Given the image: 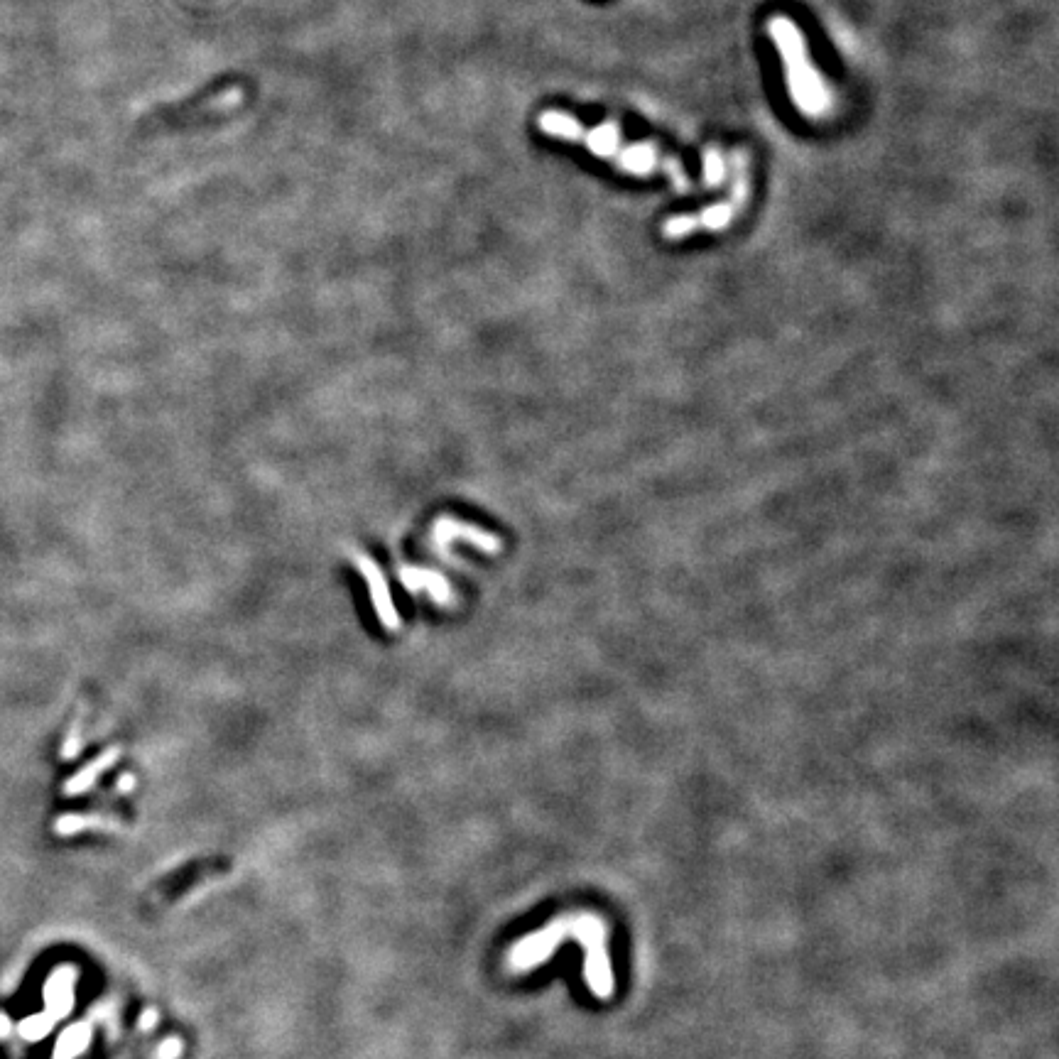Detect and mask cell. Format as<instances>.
<instances>
[{"instance_id": "1", "label": "cell", "mask_w": 1059, "mask_h": 1059, "mask_svg": "<svg viewBox=\"0 0 1059 1059\" xmlns=\"http://www.w3.org/2000/svg\"><path fill=\"white\" fill-rule=\"evenodd\" d=\"M537 126L542 133L552 138L564 140V143L584 145L586 150L594 152L601 160L613 162L618 170L631 172V175H667L680 192L692 189V179L684 175L682 165L672 155H665L653 143H626L616 123H604L596 128H584L577 118L562 111H545L537 118Z\"/></svg>"}, {"instance_id": "2", "label": "cell", "mask_w": 1059, "mask_h": 1059, "mask_svg": "<svg viewBox=\"0 0 1059 1059\" xmlns=\"http://www.w3.org/2000/svg\"><path fill=\"white\" fill-rule=\"evenodd\" d=\"M564 937H574L584 947V979L589 991L596 998H611L616 993V974H613L611 952H608V930L604 920L589 912L581 915L564 917L555 922L550 930L537 934L535 939H528L518 949V959L523 966L537 964L555 952V944Z\"/></svg>"}, {"instance_id": "3", "label": "cell", "mask_w": 1059, "mask_h": 1059, "mask_svg": "<svg viewBox=\"0 0 1059 1059\" xmlns=\"http://www.w3.org/2000/svg\"><path fill=\"white\" fill-rule=\"evenodd\" d=\"M785 69L790 99L809 118H827L834 111V94L809 57L807 37L787 15H775L768 25Z\"/></svg>"}, {"instance_id": "4", "label": "cell", "mask_w": 1059, "mask_h": 1059, "mask_svg": "<svg viewBox=\"0 0 1059 1059\" xmlns=\"http://www.w3.org/2000/svg\"><path fill=\"white\" fill-rule=\"evenodd\" d=\"M731 175V197L726 202L694 211V214L672 216V219L662 224V236L667 241H682V238H689L697 231H724V228H729L751 202V155H748V150L741 148L731 152Z\"/></svg>"}, {"instance_id": "5", "label": "cell", "mask_w": 1059, "mask_h": 1059, "mask_svg": "<svg viewBox=\"0 0 1059 1059\" xmlns=\"http://www.w3.org/2000/svg\"><path fill=\"white\" fill-rule=\"evenodd\" d=\"M231 858L226 856H204L192 858L182 866L172 868L165 876L152 881L140 895V912L143 915H162L172 910L182 898L202 888L209 881H219L231 873Z\"/></svg>"}, {"instance_id": "6", "label": "cell", "mask_w": 1059, "mask_h": 1059, "mask_svg": "<svg viewBox=\"0 0 1059 1059\" xmlns=\"http://www.w3.org/2000/svg\"><path fill=\"white\" fill-rule=\"evenodd\" d=\"M351 559H353V564H356L358 572H361L363 581H366L368 596H371L373 611H376L380 626H383L388 633H398L400 626H403V618H400L398 608H395L393 594H390V586H388V579H385L383 569L378 567L376 559H371L366 552H361V550H353Z\"/></svg>"}, {"instance_id": "7", "label": "cell", "mask_w": 1059, "mask_h": 1059, "mask_svg": "<svg viewBox=\"0 0 1059 1059\" xmlns=\"http://www.w3.org/2000/svg\"><path fill=\"white\" fill-rule=\"evenodd\" d=\"M432 535L439 547H447V545H452V542L461 540V542L474 545L476 550L483 552V555H501V550H503V540L498 535H493L491 530H483L479 528V525L456 520L452 518V515H442V518H437V523H434V528H432Z\"/></svg>"}, {"instance_id": "8", "label": "cell", "mask_w": 1059, "mask_h": 1059, "mask_svg": "<svg viewBox=\"0 0 1059 1059\" xmlns=\"http://www.w3.org/2000/svg\"><path fill=\"white\" fill-rule=\"evenodd\" d=\"M398 577L410 594H425L434 601V604L444 606V608L456 604V594H454L452 584H449L442 574L434 572V569L410 567V564H403Z\"/></svg>"}, {"instance_id": "9", "label": "cell", "mask_w": 1059, "mask_h": 1059, "mask_svg": "<svg viewBox=\"0 0 1059 1059\" xmlns=\"http://www.w3.org/2000/svg\"><path fill=\"white\" fill-rule=\"evenodd\" d=\"M121 758V748H108V751H103L99 758L91 760L86 768H81L79 773L72 775V778L67 780V785H64V792L67 795H81V792H86L89 787H94V782L101 778L103 773H106L108 768H111L116 760Z\"/></svg>"}, {"instance_id": "10", "label": "cell", "mask_w": 1059, "mask_h": 1059, "mask_svg": "<svg viewBox=\"0 0 1059 1059\" xmlns=\"http://www.w3.org/2000/svg\"><path fill=\"white\" fill-rule=\"evenodd\" d=\"M101 827H108L106 819L84 817V814H64V817H59L57 822H54V832L62 836L84 832V829H101Z\"/></svg>"}, {"instance_id": "11", "label": "cell", "mask_w": 1059, "mask_h": 1059, "mask_svg": "<svg viewBox=\"0 0 1059 1059\" xmlns=\"http://www.w3.org/2000/svg\"><path fill=\"white\" fill-rule=\"evenodd\" d=\"M726 177V162L719 150L711 148L704 152V184L706 187H719Z\"/></svg>"}, {"instance_id": "12", "label": "cell", "mask_w": 1059, "mask_h": 1059, "mask_svg": "<svg viewBox=\"0 0 1059 1059\" xmlns=\"http://www.w3.org/2000/svg\"><path fill=\"white\" fill-rule=\"evenodd\" d=\"M45 1030H47V1023H40V1018H30L27 1023H23L20 1033H23L25 1037H30V1040H35V1037L45 1035Z\"/></svg>"}, {"instance_id": "13", "label": "cell", "mask_w": 1059, "mask_h": 1059, "mask_svg": "<svg viewBox=\"0 0 1059 1059\" xmlns=\"http://www.w3.org/2000/svg\"><path fill=\"white\" fill-rule=\"evenodd\" d=\"M10 1030H13V1025H10V1020L5 1018V1015H0V1040H3V1037H8V1035H10Z\"/></svg>"}]
</instances>
